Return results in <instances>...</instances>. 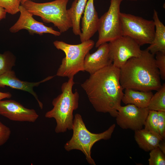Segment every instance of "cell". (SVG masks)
<instances>
[{
    "label": "cell",
    "mask_w": 165,
    "mask_h": 165,
    "mask_svg": "<svg viewBox=\"0 0 165 165\" xmlns=\"http://www.w3.org/2000/svg\"><path fill=\"white\" fill-rule=\"evenodd\" d=\"M119 78V69L112 64L90 75L81 84L97 112L116 117L123 94Z\"/></svg>",
    "instance_id": "6da1fadb"
},
{
    "label": "cell",
    "mask_w": 165,
    "mask_h": 165,
    "mask_svg": "<svg viewBox=\"0 0 165 165\" xmlns=\"http://www.w3.org/2000/svg\"><path fill=\"white\" fill-rule=\"evenodd\" d=\"M119 79L123 89L157 90L162 85L154 55L146 49L139 56L129 59L119 68Z\"/></svg>",
    "instance_id": "7a4b0ae2"
},
{
    "label": "cell",
    "mask_w": 165,
    "mask_h": 165,
    "mask_svg": "<svg viewBox=\"0 0 165 165\" xmlns=\"http://www.w3.org/2000/svg\"><path fill=\"white\" fill-rule=\"evenodd\" d=\"M74 77L69 78L67 82L61 86V93L54 98L52 102L53 108L45 115L46 118H54L57 125L55 131L56 133L66 132L72 129L74 116L73 112L79 106V95L72 89L75 83Z\"/></svg>",
    "instance_id": "3957f363"
},
{
    "label": "cell",
    "mask_w": 165,
    "mask_h": 165,
    "mask_svg": "<svg viewBox=\"0 0 165 165\" xmlns=\"http://www.w3.org/2000/svg\"><path fill=\"white\" fill-rule=\"evenodd\" d=\"M116 125H112L105 131L100 133H94L86 128L81 116L75 114L74 118L72 130L73 134L71 139L65 144V149L69 152L73 150L81 151L85 155L87 162L91 165H95L91 156V150L93 145L101 140L110 139L114 130Z\"/></svg>",
    "instance_id": "277c9868"
},
{
    "label": "cell",
    "mask_w": 165,
    "mask_h": 165,
    "mask_svg": "<svg viewBox=\"0 0 165 165\" xmlns=\"http://www.w3.org/2000/svg\"><path fill=\"white\" fill-rule=\"evenodd\" d=\"M69 0H55L41 3L29 0L21 5L33 15L40 17L44 22L53 24L62 33L72 28L67 9Z\"/></svg>",
    "instance_id": "5b68a950"
},
{
    "label": "cell",
    "mask_w": 165,
    "mask_h": 165,
    "mask_svg": "<svg viewBox=\"0 0 165 165\" xmlns=\"http://www.w3.org/2000/svg\"><path fill=\"white\" fill-rule=\"evenodd\" d=\"M53 44L57 49L62 51L65 54L57 70V76L70 78L74 77L80 71H85V58L94 45L93 40L90 39L76 45L56 40Z\"/></svg>",
    "instance_id": "8992f818"
},
{
    "label": "cell",
    "mask_w": 165,
    "mask_h": 165,
    "mask_svg": "<svg viewBox=\"0 0 165 165\" xmlns=\"http://www.w3.org/2000/svg\"><path fill=\"white\" fill-rule=\"evenodd\" d=\"M120 22L122 36L132 39L140 46L150 44L153 40L155 32L153 20L120 12Z\"/></svg>",
    "instance_id": "52a82bcc"
},
{
    "label": "cell",
    "mask_w": 165,
    "mask_h": 165,
    "mask_svg": "<svg viewBox=\"0 0 165 165\" xmlns=\"http://www.w3.org/2000/svg\"><path fill=\"white\" fill-rule=\"evenodd\" d=\"M123 0H111L108 11L99 18L97 31V48L101 44L111 42L122 36L120 22V5Z\"/></svg>",
    "instance_id": "ba28073f"
},
{
    "label": "cell",
    "mask_w": 165,
    "mask_h": 165,
    "mask_svg": "<svg viewBox=\"0 0 165 165\" xmlns=\"http://www.w3.org/2000/svg\"><path fill=\"white\" fill-rule=\"evenodd\" d=\"M109 54L115 67L120 68L130 59L139 56L140 46L130 38L121 36L108 43Z\"/></svg>",
    "instance_id": "9c48e42d"
},
{
    "label": "cell",
    "mask_w": 165,
    "mask_h": 165,
    "mask_svg": "<svg viewBox=\"0 0 165 165\" xmlns=\"http://www.w3.org/2000/svg\"><path fill=\"white\" fill-rule=\"evenodd\" d=\"M117 110V124L123 129L134 131L143 128L149 111L147 108H139L132 104L120 106Z\"/></svg>",
    "instance_id": "30bf717a"
},
{
    "label": "cell",
    "mask_w": 165,
    "mask_h": 165,
    "mask_svg": "<svg viewBox=\"0 0 165 165\" xmlns=\"http://www.w3.org/2000/svg\"><path fill=\"white\" fill-rule=\"evenodd\" d=\"M20 16L16 23L10 28L9 31L15 33L22 29L27 30L30 34L42 35L49 33L55 36H59L61 33L54 30L52 27L45 25L42 23L37 21L33 17V16L23 6L19 7Z\"/></svg>",
    "instance_id": "8fae6325"
},
{
    "label": "cell",
    "mask_w": 165,
    "mask_h": 165,
    "mask_svg": "<svg viewBox=\"0 0 165 165\" xmlns=\"http://www.w3.org/2000/svg\"><path fill=\"white\" fill-rule=\"evenodd\" d=\"M0 115L11 120L32 123L39 116L34 109L27 108L12 100L0 101Z\"/></svg>",
    "instance_id": "7c38bea8"
},
{
    "label": "cell",
    "mask_w": 165,
    "mask_h": 165,
    "mask_svg": "<svg viewBox=\"0 0 165 165\" xmlns=\"http://www.w3.org/2000/svg\"><path fill=\"white\" fill-rule=\"evenodd\" d=\"M55 76H49L38 82H30L22 81L16 76L14 71L12 70L0 75V87L5 86L27 92L32 94L37 101L40 108L42 109L43 105L38 98L33 88L38 86L41 83L49 80Z\"/></svg>",
    "instance_id": "4fadbf2b"
},
{
    "label": "cell",
    "mask_w": 165,
    "mask_h": 165,
    "mask_svg": "<svg viewBox=\"0 0 165 165\" xmlns=\"http://www.w3.org/2000/svg\"><path fill=\"white\" fill-rule=\"evenodd\" d=\"M97 48L94 53H88L85 58L84 70L90 75L112 64L108 43H103Z\"/></svg>",
    "instance_id": "5bb4252c"
},
{
    "label": "cell",
    "mask_w": 165,
    "mask_h": 165,
    "mask_svg": "<svg viewBox=\"0 0 165 165\" xmlns=\"http://www.w3.org/2000/svg\"><path fill=\"white\" fill-rule=\"evenodd\" d=\"M99 19L94 0H87L82 20L81 42L90 39L97 31Z\"/></svg>",
    "instance_id": "9a60e30c"
},
{
    "label": "cell",
    "mask_w": 165,
    "mask_h": 165,
    "mask_svg": "<svg viewBox=\"0 0 165 165\" xmlns=\"http://www.w3.org/2000/svg\"><path fill=\"white\" fill-rule=\"evenodd\" d=\"M155 32L153 40L146 49L152 54L159 52H165V26L160 20L157 12L154 9L153 16Z\"/></svg>",
    "instance_id": "2e32d148"
},
{
    "label": "cell",
    "mask_w": 165,
    "mask_h": 165,
    "mask_svg": "<svg viewBox=\"0 0 165 165\" xmlns=\"http://www.w3.org/2000/svg\"><path fill=\"white\" fill-rule=\"evenodd\" d=\"M134 138L139 147L147 152L158 147L163 140L159 135L142 128L134 131Z\"/></svg>",
    "instance_id": "e0dca14e"
},
{
    "label": "cell",
    "mask_w": 165,
    "mask_h": 165,
    "mask_svg": "<svg viewBox=\"0 0 165 165\" xmlns=\"http://www.w3.org/2000/svg\"><path fill=\"white\" fill-rule=\"evenodd\" d=\"M153 94L152 91H144L126 89L121 101L126 105L132 104L139 108H146Z\"/></svg>",
    "instance_id": "ac0fdd59"
},
{
    "label": "cell",
    "mask_w": 165,
    "mask_h": 165,
    "mask_svg": "<svg viewBox=\"0 0 165 165\" xmlns=\"http://www.w3.org/2000/svg\"><path fill=\"white\" fill-rule=\"evenodd\" d=\"M87 0H74L71 7L67 9L68 13L72 22V28L73 33L80 35L81 33L80 21L83 13Z\"/></svg>",
    "instance_id": "d6986e66"
},
{
    "label": "cell",
    "mask_w": 165,
    "mask_h": 165,
    "mask_svg": "<svg viewBox=\"0 0 165 165\" xmlns=\"http://www.w3.org/2000/svg\"><path fill=\"white\" fill-rule=\"evenodd\" d=\"M149 110L165 111V84L153 94L147 107Z\"/></svg>",
    "instance_id": "ffe728a7"
},
{
    "label": "cell",
    "mask_w": 165,
    "mask_h": 165,
    "mask_svg": "<svg viewBox=\"0 0 165 165\" xmlns=\"http://www.w3.org/2000/svg\"><path fill=\"white\" fill-rule=\"evenodd\" d=\"M15 62V57L10 52L0 53V75L12 70Z\"/></svg>",
    "instance_id": "44dd1931"
},
{
    "label": "cell",
    "mask_w": 165,
    "mask_h": 165,
    "mask_svg": "<svg viewBox=\"0 0 165 165\" xmlns=\"http://www.w3.org/2000/svg\"><path fill=\"white\" fill-rule=\"evenodd\" d=\"M158 112L149 110L144 124V129L152 132L160 137L158 132Z\"/></svg>",
    "instance_id": "7402d4cb"
},
{
    "label": "cell",
    "mask_w": 165,
    "mask_h": 165,
    "mask_svg": "<svg viewBox=\"0 0 165 165\" xmlns=\"http://www.w3.org/2000/svg\"><path fill=\"white\" fill-rule=\"evenodd\" d=\"M149 165H165V154L158 147L150 151Z\"/></svg>",
    "instance_id": "603a6c76"
},
{
    "label": "cell",
    "mask_w": 165,
    "mask_h": 165,
    "mask_svg": "<svg viewBox=\"0 0 165 165\" xmlns=\"http://www.w3.org/2000/svg\"><path fill=\"white\" fill-rule=\"evenodd\" d=\"M20 4L19 0H0V7L4 8L7 13L12 15L19 12Z\"/></svg>",
    "instance_id": "cb8c5ba5"
},
{
    "label": "cell",
    "mask_w": 165,
    "mask_h": 165,
    "mask_svg": "<svg viewBox=\"0 0 165 165\" xmlns=\"http://www.w3.org/2000/svg\"><path fill=\"white\" fill-rule=\"evenodd\" d=\"M155 63L159 69L160 78L165 80V52H159L156 54Z\"/></svg>",
    "instance_id": "d4e9b609"
},
{
    "label": "cell",
    "mask_w": 165,
    "mask_h": 165,
    "mask_svg": "<svg viewBox=\"0 0 165 165\" xmlns=\"http://www.w3.org/2000/svg\"><path fill=\"white\" fill-rule=\"evenodd\" d=\"M11 133L10 129L0 121V146L7 141Z\"/></svg>",
    "instance_id": "484cf974"
},
{
    "label": "cell",
    "mask_w": 165,
    "mask_h": 165,
    "mask_svg": "<svg viewBox=\"0 0 165 165\" xmlns=\"http://www.w3.org/2000/svg\"><path fill=\"white\" fill-rule=\"evenodd\" d=\"M158 116V129L162 140L165 138V111H157Z\"/></svg>",
    "instance_id": "4316f807"
},
{
    "label": "cell",
    "mask_w": 165,
    "mask_h": 165,
    "mask_svg": "<svg viewBox=\"0 0 165 165\" xmlns=\"http://www.w3.org/2000/svg\"><path fill=\"white\" fill-rule=\"evenodd\" d=\"M11 94L9 92H0V101L5 98H10L12 97Z\"/></svg>",
    "instance_id": "83f0119b"
},
{
    "label": "cell",
    "mask_w": 165,
    "mask_h": 165,
    "mask_svg": "<svg viewBox=\"0 0 165 165\" xmlns=\"http://www.w3.org/2000/svg\"><path fill=\"white\" fill-rule=\"evenodd\" d=\"M6 13L4 9L0 7V21L6 18Z\"/></svg>",
    "instance_id": "f1b7e54d"
},
{
    "label": "cell",
    "mask_w": 165,
    "mask_h": 165,
    "mask_svg": "<svg viewBox=\"0 0 165 165\" xmlns=\"http://www.w3.org/2000/svg\"><path fill=\"white\" fill-rule=\"evenodd\" d=\"M162 141L160 142L158 148L162 152L165 154V142Z\"/></svg>",
    "instance_id": "f546056e"
},
{
    "label": "cell",
    "mask_w": 165,
    "mask_h": 165,
    "mask_svg": "<svg viewBox=\"0 0 165 165\" xmlns=\"http://www.w3.org/2000/svg\"><path fill=\"white\" fill-rule=\"evenodd\" d=\"M29 0H22L21 2V4L24 3V2L27 1H29Z\"/></svg>",
    "instance_id": "4dcf8cb0"
},
{
    "label": "cell",
    "mask_w": 165,
    "mask_h": 165,
    "mask_svg": "<svg viewBox=\"0 0 165 165\" xmlns=\"http://www.w3.org/2000/svg\"><path fill=\"white\" fill-rule=\"evenodd\" d=\"M127 0L129 1H137L138 0L146 1V0Z\"/></svg>",
    "instance_id": "1f68e13d"
},
{
    "label": "cell",
    "mask_w": 165,
    "mask_h": 165,
    "mask_svg": "<svg viewBox=\"0 0 165 165\" xmlns=\"http://www.w3.org/2000/svg\"><path fill=\"white\" fill-rule=\"evenodd\" d=\"M20 0V2H21V1H22V0Z\"/></svg>",
    "instance_id": "d6a6232c"
}]
</instances>
